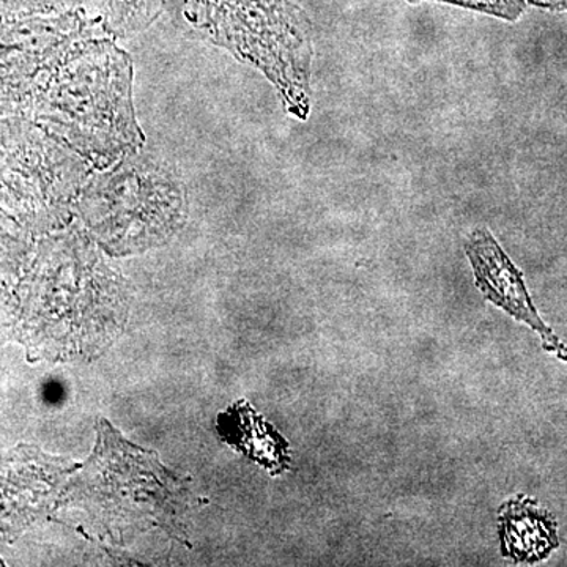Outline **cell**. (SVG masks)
<instances>
[{
  "mask_svg": "<svg viewBox=\"0 0 567 567\" xmlns=\"http://www.w3.org/2000/svg\"><path fill=\"white\" fill-rule=\"evenodd\" d=\"M54 0H0V18L40 13L52 9Z\"/></svg>",
  "mask_w": 567,
  "mask_h": 567,
  "instance_id": "obj_8",
  "label": "cell"
},
{
  "mask_svg": "<svg viewBox=\"0 0 567 567\" xmlns=\"http://www.w3.org/2000/svg\"><path fill=\"white\" fill-rule=\"evenodd\" d=\"M524 2L539 7V9L554 11V13H567V0H524Z\"/></svg>",
  "mask_w": 567,
  "mask_h": 567,
  "instance_id": "obj_9",
  "label": "cell"
},
{
  "mask_svg": "<svg viewBox=\"0 0 567 567\" xmlns=\"http://www.w3.org/2000/svg\"><path fill=\"white\" fill-rule=\"evenodd\" d=\"M100 29L82 41L48 81L39 111L71 151L106 167L140 152L132 104V62Z\"/></svg>",
  "mask_w": 567,
  "mask_h": 567,
  "instance_id": "obj_1",
  "label": "cell"
},
{
  "mask_svg": "<svg viewBox=\"0 0 567 567\" xmlns=\"http://www.w3.org/2000/svg\"><path fill=\"white\" fill-rule=\"evenodd\" d=\"M466 256L475 271L476 286L486 298L509 312L514 319L528 323L543 336L544 346L567 360V349L537 316L524 284V276L499 248L486 229H477L465 246Z\"/></svg>",
  "mask_w": 567,
  "mask_h": 567,
  "instance_id": "obj_4",
  "label": "cell"
},
{
  "mask_svg": "<svg viewBox=\"0 0 567 567\" xmlns=\"http://www.w3.org/2000/svg\"><path fill=\"white\" fill-rule=\"evenodd\" d=\"M502 540L506 557L540 561L558 547L557 524L532 499H514L503 507Z\"/></svg>",
  "mask_w": 567,
  "mask_h": 567,
  "instance_id": "obj_5",
  "label": "cell"
},
{
  "mask_svg": "<svg viewBox=\"0 0 567 567\" xmlns=\"http://www.w3.org/2000/svg\"><path fill=\"white\" fill-rule=\"evenodd\" d=\"M181 182L162 163L133 153L84 186L82 207L106 245H148L181 218Z\"/></svg>",
  "mask_w": 567,
  "mask_h": 567,
  "instance_id": "obj_3",
  "label": "cell"
},
{
  "mask_svg": "<svg viewBox=\"0 0 567 567\" xmlns=\"http://www.w3.org/2000/svg\"><path fill=\"white\" fill-rule=\"evenodd\" d=\"M87 13L99 18L112 35L125 37L148 28L167 0H80Z\"/></svg>",
  "mask_w": 567,
  "mask_h": 567,
  "instance_id": "obj_6",
  "label": "cell"
},
{
  "mask_svg": "<svg viewBox=\"0 0 567 567\" xmlns=\"http://www.w3.org/2000/svg\"><path fill=\"white\" fill-rule=\"evenodd\" d=\"M410 3L421 2V0H406ZM432 2L451 3V6L464 7V9L480 11V13L491 14L505 21H517L527 9L524 0H432Z\"/></svg>",
  "mask_w": 567,
  "mask_h": 567,
  "instance_id": "obj_7",
  "label": "cell"
},
{
  "mask_svg": "<svg viewBox=\"0 0 567 567\" xmlns=\"http://www.w3.org/2000/svg\"><path fill=\"white\" fill-rule=\"evenodd\" d=\"M186 20L262 70L289 111L308 114L311 22L292 0H183Z\"/></svg>",
  "mask_w": 567,
  "mask_h": 567,
  "instance_id": "obj_2",
  "label": "cell"
}]
</instances>
